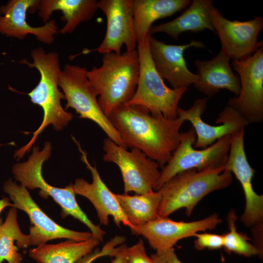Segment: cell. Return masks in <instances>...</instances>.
Returning a JSON list of instances; mask_svg holds the SVG:
<instances>
[{"mask_svg":"<svg viewBox=\"0 0 263 263\" xmlns=\"http://www.w3.org/2000/svg\"><path fill=\"white\" fill-rule=\"evenodd\" d=\"M96 0H40L38 15L45 23L55 11H60L65 24L60 33L70 34L82 22L91 19L98 9Z\"/></svg>","mask_w":263,"mask_h":263,"instance_id":"obj_22","label":"cell"},{"mask_svg":"<svg viewBox=\"0 0 263 263\" xmlns=\"http://www.w3.org/2000/svg\"><path fill=\"white\" fill-rule=\"evenodd\" d=\"M205 48L200 40H191L183 45L167 44L151 35L149 38L150 53L157 73L167 80L172 89L188 88L198 79L197 74L188 68L184 54L190 47Z\"/></svg>","mask_w":263,"mask_h":263,"instance_id":"obj_17","label":"cell"},{"mask_svg":"<svg viewBox=\"0 0 263 263\" xmlns=\"http://www.w3.org/2000/svg\"><path fill=\"white\" fill-rule=\"evenodd\" d=\"M126 258V263H154L151 257L147 255L141 239L136 244L127 247Z\"/></svg>","mask_w":263,"mask_h":263,"instance_id":"obj_30","label":"cell"},{"mask_svg":"<svg viewBox=\"0 0 263 263\" xmlns=\"http://www.w3.org/2000/svg\"><path fill=\"white\" fill-rule=\"evenodd\" d=\"M193 237H196L194 247L198 250L218 249L223 247L224 244V235L203 233H195Z\"/></svg>","mask_w":263,"mask_h":263,"instance_id":"obj_28","label":"cell"},{"mask_svg":"<svg viewBox=\"0 0 263 263\" xmlns=\"http://www.w3.org/2000/svg\"><path fill=\"white\" fill-rule=\"evenodd\" d=\"M87 71L85 67L69 64L61 70L58 85L67 101L65 110L69 108L74 109L79 118L93 121L108 138L127 149L117 131L101 109L98 95L87 76Z\"/></svg>","mask_w":263,"mask_h":263,"instance_id":"obj_7","label":"cell"},{"mask_svg":"<svg viewBox=\"0 0 263 263\" xmlns=\"http://www.w3.org/2000/svg\"><path fill=\"white\" fill-rule=\"evenodd\" d=\"M226 218L229 231L223 234L224 250L228 253H234L247 257L258 255L263 259L257 248L248 242L251 239L247 235L237 231L236 221L238 217L235 209L230 210Z\"/></svg>","mask_w":263,"mask_h":263,"instance_id":"obj_27","label":"cell"},{"mask_svg":"<svg viewBox=\"0 0 263 263\" xmlns=\"http://www.w3.org/2000/svg\"><path fill=\"white\" fill-rule=\"evenodd\" d=\"M222 221L217 213L189 222L158 217L152 221L134 226L131 231L132 234L143 236L156 252H160L173 248L182 239L193 237L200 231L212 230Z\"/></svg>","mask_w":263,"mask_h":263,"instance_id":"obj_14","label":"cell"},{"mask_svg":"<svg viewBox=\"0 0 263 263\" xmlns=\"http://www.w3.org/2000/svg\"><path fill=\"white\" fill-rule=\"evenodd\" d=\"M213 0H193L190 6L174 19L156 26H152L150 34L163 32L178 39L182 33H197L208 29L216 33L210 19V11Z\"/></svg>","mask_w":263,"mask_h":263,"instance_id":"obj_21","label":"cell"},{"mask_svg":"<svg viewBox=\"0 0 263 263\" xmlns=\"http://www.w3.org/2000/svg\"><path fill=\"white\" fill-rule=\"evenodd\" d=\"M154 263H182L178 259L173 248L150 255Z\"/></svg>","mask_w":263,"mask_h":263,"instance_id":"obj_31","label":"cell"},{"mask_svg":"<svg viewBox=\"0 0 263 263\" xmlns=\"http://www.w3.org/2000/svg\"><path fill=\"white\" fill-rule=\"evenodd\" d=\"M3 189L13 202V207L23 210L29 217L30 246H38L56 239L83 241L92 237L91 232L72 230L58 225L39 208L25 187L18 185L11 178L4 182Z\"/></svg>","mask_w":263,"mask_h":263,"instance_id":"obj_10","label":"cell"},{"mask_svg":"<svg viewBox=\"0 0 263 263\" xmlns=\"http://www.w3.org/2000/svg\"><path fill=\"white\" fill-rule=\"evenodd\" d=\"M121 208L132 226L141 225L155 220L158 213L162 196L159 191L152 190L142 194L130 195L115 194Z\"/></svg>","mask_w":263,"mask_h":263,"instance_id":"obj_25","label":"cell"},{"mask_svg":"<svg viewBox=\"0 0 263 263\" xmlns=\"http://www.w3.org/2000/svg\"><path fill=\"white\" fill-rule=\"evenodd\" d=\"M251 231L254 238V245L259 250L261 255L263 257V224L251 227Z\"/></svg>","mask_w":263,"mask_h":263,"instance_id":"obj_32","label":"cell"},{"mask_svg":"<svg viewBox=\"0 0 263 263\" xmlns=\"http://www.w3.org/2000/svg\"><path fill=\"white\" fill-rule=\"evenodd\" d=\"M102 64L87 71V76L95 90L98 102L108 117L133 96L137 86L139 60L137 49L116 54H103Z\"/></svg>","mask_w":263,"mask_h":263,"instance_id":"obj_3","label":"cell"},{"mask_svg":"<svg viewBox=\"0 0 263 263\" xmlns=\"http://www.w3.org/2000/svg\"><path fill=\"white\" fill-rule=\"evenodd\" d=\"M230 59L221 51L208 60L196 59L194 64L199 78L193 84L195 88L208 97L223 89L238 96L241 90L240 81L233 73Z\"/></svg>","mask_w":263,"mask_h":263,"instance_id":"obj_20","label":"cell"},{"mask_svg":"<svg viewBox=\"0 0 263 263\" xmlns=\"http://www.w3.org/2000/svg\"><path fill=\"white\" fill-rule=\"evenodd\" d=\"M210 15L221 43V52L230 59L245 60L263 47V42L258 40V35L263 28L262 17L246 21H232L225 18L213 6Z\"/></svg>","mask_w":263,"mask_h":263,"instance_id":"obj_12","label":"cell"},{"mask_svg":"<svg viewBox=\"0 0 263 263\" xmlns=\"http://www.w3.org/2000/svg\"><path fill=\"white\" fill-rule=\"evenodd\" d=\"M33 62L24 59L19 63L35 68L40 74L38 85L27 94L31 102L39 106L43 112L42 121L34 132L32 137L25 146L16 150L14 158L19 160L28 152L40 133L52 125L56 131L62 130L73 119V114L66 111L61 105L65 99L58 88V78L61 72L59 55L56 52L46 53L42 47L34 49L31 52Z\"/></svg>","mask_w":263,"mask_h":263,"instance_id":"obj_2","label":"cell"},{"mask_svg":"<svg viewBox=\"0 0 263 263\" xmlns=\"http://www.w3.org/2000/svg\"><path fill=\"white\" fill-rule=\"evenodd\" d=\"M133 0H101L98 8L107 19L106 32L101 43L96 48L84 49L81 53L71 56L72 59L81 54L96 51L101 54L111 52L121 53L125 45L127 51L136 49L137 41L133 27Z\"/></svg>","mask_w":263,"mask_h":263,"instance_id":"obj_13","label":"cell"},{"mask_svg":"<svg viewBox=\"0 0 263 263\" xmlns=\"http://www.w3.org/2000/svg\"><path fill=\"white\" fill-rule=\"evenodd\" d=\"M100 241L92 237L83 241L68 240L56 244H44L29 250V256L38 263H75L91 253Z\"/></svg>","mask_w":263,"mask_h":263,"instance_id":"obj_24","label":"cell"},{"mask_svg":"<svg viewBox=\"0 0 263 263\" xmlns=\"http://www.w3.org/2000/svg\"><path fill=\"white\" fill-rule=\"evenodd\" d=\"M208 97L196 99L187 110L177 108V116L189 121L193 127L196 138L193 147L205 149L227 135H232L248 126V122L234 108L226 106L218 114L215 121L222 123L212 126L204 122L201 116L205 112Z\"/></svg>","mask_w":263,"mask_h":263,"instance_id":"obj_16","label":"cell"},{"mask_svg":"<svg viewBox=\"0 0 263 263\" xmlns=\"http://www.w3.org/2000/svg\"><path fill=\"white\" fill-rule=\"evenodd\" d=\"M127 147L136 148L162 168L169 160L182 137L185 121L151 114L139 106L122 105L108 116Z\"/></svg>","mask_w":263,"mask_h":263,"instance_id":"obj_1","label":"cell"},{"mask_svg":"<svg viewBox=\"0 0 263 263\" xmlns=\"http://www.w3.org/2000/svg\"><path fill=\"white\" fill-rule=\"evenodd\" d=\"M232 181V173L223 167L202 170L194 169L178 173L158 190L162 196L159 217H168L182 208L190 216L205 196L228 187Z\"/></svg>","mask_w":263,"mask_h":263,"instance_id":"obj_4","label":"cell"},{"mask_svg":"<svg viewBox=\"0 0 263 263\" xmlns=\"http://www.w3.org/2000/svg\"><path fill=\"white\" fill-rule=\"evenodd\" d=\"M239 74V94L230 98L227 105L236 110L250 124L263 120V48L242 61H232Z\"/></svg>","mask_w":263,"mask_h":263,"instance_id":"obj_11","label":"cell"},{"mask_svg":"<svg viewBox=\"0 0 263 263\" xmlns=\"http://www.w3.org/2000/svg\"><path fill=\"white\" fill-rule=\"evenodd\" d=\"M150 34L137 41L139 73L135 94L126 104L143 107L154 115L177 117L178 103L188 88L170 89L157 73L149 50Z\"/></svg>","mask_w":263,"mask_h":263,"instance_id":"obj_6","label":"cell"},{"mask_svg":"<svg viewBox=\"0 0 263 263\" xmlns=\"http://www.w3.org/2000/svg\"><path fill=\"white\" fill-rule=\"evenodd\" d=\"M40 0H10L0 6V34L22 39L28 35H34L41 42L50 44L58 32L56 21L50 20L44 25L33 27L26 19L27 12L34 13Z\"/></svg>","mask_w":263,"mask_h":263,"instance_id":"obj_19","label":"cell"},{"mask_svg":"<svg viewBox=\"0 0 263 263\" xmlns=\"http://www.w3.org/2000/svg\"><path fill=\"white\" fill-rule=\"evenodd\" d=\"M125 242V238L123 236H116L109 241L103 248L100 250L96 249L91 253L83 257L75 263H92L98 258L114 255L116 248L115 246L117 244H123Z\"/></svg>","mask_w":263,"mask_h":263,"instance_id":"obj_29","label":"cell"},{"mask_svg":"<svg viewBox=\"0 0 263 263\" xmlns=\"http://www.w3.org/2000/svg\"><path fill=\"white\" fill-rule=\"evenodd\" d=\"M128 246L125 244H122L116 247L114 258L112 261V263H126V250Z\"/></svg>","mask_w":263,"mask_h":263,"instance_id":"obj_33","label":"cell"},{"mask_svg":"<svg viewBox=\"0 0 263 263\" xmlns=\"http://www.w3.org/2000/svg\"><path fill=\"white\" fill-rule=\"evenodd\" d=\"M232 135H227L209 147L201 150L194 149L196 135L191 127L182 133L180 142L169 160L162 168L156 191L171 177L178 173L190 169L202 170L223 167L227 159Z\"/></svg>","mask_w":263,"mask_h":263,"instance_id":"obj_8","label":"cell"},{"mask_svg":"<svg viewBox=\"0 0 263 263\" xmlns=\"http://www.w3.org/2000/svg\"><path fill=\"white\" fill-rule=\"evenodd\" d=\"M244 128L232 135L231 142L224 169L234 173L243 189L245 205L240 218L247 227L263 224V195L254 190L252 179L255 170L249 165L244 148Z\"/></svg>","mask_w":263,"mask_h":263,"instance_id":"obj_15","label":"cell"},{"mask_svg":"<svg viewBox=\"0 0 263 263\" xmlns=\"http://www.w3.org/2000/svg\"><path fill=\"white\" fill-rule=\"evenodd\" d=\"M33 147L32 153L26 161L16 163L13 166L12 172L16 180L26 188H39L38 194L43 198L51 197L60 206L62 218L68 215L73 216L85 224L93 237L103 242L105 232L99 225H94L82 210L75 199L73 184L70 183L65 188H59L50 185L44 179L42 165L51 155V144L45 142L41 150L38 146Z\"/></svg>","mask_w":263,"mask_h":263,"instance_id":"obj_5","label":"cell"},{"mask_svg":"<svg viewBox=\"0 0 263 263\" xmlns=\"http://www.w3.org/2000/svg\"><path fill=\"white\" fill-rule=\"evenodd\" d=\"M190 0H133V27L137 41L150 34L156 20L185 9Z\"/></svg>","mask_w":263,"mask_h":263,"instance_id":"obj_23","label":"cell"},{"mask_svg":"<svg viewBox=\"0 0 263 263\" xmlns=\"http://www.w3.org/2000/svg\"><path fill=\"white\" fill-rule=\"evenodd\" d=\"M103 160L115 164L120 170L125 193L142 194L156 191L161 171L158 163L139 149L132 148L127 150L108 137L103 140Z\"/></svg>","mask_w":263,"mask_h":263,"instance_id":"obj_9","label":"cell"},{"mask_svg":"<svg viewBox=\"0 0 263 263\" xmlns=\"http://www.w3.org/2000/svg\"><path fill=\"white\" fill-rule=\"evenodd\" d=\"M30 245L29 236L20 230L17 221V208L11 207L0 227V263H21L22 256L18 249Z\"/></svg>","mask_w":263,"mask_h":263,"instance_id":"obj_26","label":"cell"},{"mask_svg":"<svg viewBox=\"0 0 263 263\" xmlns=\"http://www.w3.org/2000/svg\"><path fill=\"white\" fill-rule=\"evenodd\" d=\"M11 206L13 207V204L10 202V199L8 197H4L0 200V214L3 209L6 207ZM2 220L0 218V227L2 225Z\"/></svg>","mask_w":263,"mask_h":263,"instance_id":"obj_34","label":"cell"},{"mask_svg":"<svg viewBox=\"0 0 263 263\" xmlns=\"http://www.w3.org/2000/svg\"><path fill=\"white\" fill-rule=\"evenodd\" d=\"M73 140L78 146L81 154V160L90 171L93 181L91 183L83 178L75 179L73 188L75 194L87 198L95 208L100 223L108 225L109 216L113 218L116 226L120 227V224L132 228V226L124 215L116 197L115 194L112 192L101 179L96 166H92L89 162L87 153L79 144L73 137Z\"/></svg>","mask_w":263,"mask_h":263,"instance_id":"obj_18","label":"cell"}]
</instances>
